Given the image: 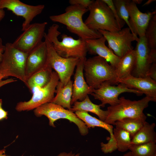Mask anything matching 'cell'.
I'll return each instance as SVG.
<instances>
[{
    "instance_id": "cell-6",
    "label": "cell",
    "mask_w": 156,
    "mask_h": 156,
    "mask_svg": "<svg viewBox=\"0 0 156 156\" xmlns=\"http://www.w3.org/2000/svg\"><path fill=\"white\" fill-rule=\"evenodd\" d=\"M89 14L84 22L89 29L115 32L119 28L112 10L102 0H96L88 8Z\"/></svg>"
},
{
    "instance_id": "cell-3",
    "label": "cell",
    "mask_w": 156,
    "mask_h": 156,
    "mask_svg": "<svg viewBox=\"0 0 156 156\" xmlns=\"http://www.w3.org/2000/svg\"><path fill=\"white\" fill-rule=\"evenodd\" d=\"M83 71L87 83L93 89L98 88L105 82L113 85L119 83L115 68L99 56L86 59L84 63Z\"/></svg>"
},
{
    "instance_id": "cell-30",
    "label": "cell",
    "mask_w": 156,
    "mask_h": 156,
    "mask_svg": "<svg viewBox=\"0 0 156 156\" xmlns=\"http://www.w3.org/2000/svg\"><path fill=\"white\" fill-rule=\"evenodd\" d=\"M127 1L128 0H113L119 17L125 22L130 29L129 22V16L126 6Z\"/></svg>"
},
{
    "instance_id": "cell-21",
    "label": "cell",
    "mask_w": 156,
    "mask_h": 156,
    "mask_svg": "<svg viewBox=\"0 0 156 156\" xmlns=\"http://www.w3.org/2000/svg\"><path fill=\"white\" fill-rule=\"evenodd\" d=\"M52 69L47 62L44 68L27 80L25 84L32 94L49 83L53 72Z\"/></svg>"
},
{
    "instance_id": "cell-19",
    "label": "cell",
    "mask_w": 156,
    "mask_h": 156,
    "mask_svg": "<svg viewBox=\"0 0 156 156\" xmlns=\"http://www.w3.org/2000/svg\"><path fill=\"white\" fill-rule=\"evenodd\" d=\"M86 57L80 59L77 66L73 82V93L71 105L75 102L83 101L93 89L90 87L85 80L83 73V65Z\"/></svg>"
},
{
    "instance_id": "cell-28",
    "label": "cell",
    "mask_w": 156,
    "mask_h": 156,
    "mask_svg": "<svg viewBox=\"0 0 156 156\" xmlns=\"http://www.w3.org/2000/svg\"><path fill=\"white\" fill-rule=\"evenodd\" d=\"M113 134L116 141L117 149L121 152H125L128 149L131 144V138L129 133L124 130L114 128Z\"/></svg>"
},
{
    "instance_id": "cell-24",
    "label": "cell",
    "mask_w": 156,
    "mask_h": 156,
    "mask_svg": "<svg viewBox=\"0 0 156 156\" xmlns=\"http://www.w3.org/2000/svg\"><path fill=\"white\" fill-rule=\"evenodd\" d=\"M71 107V110L73 112L77 111H83L90 112L95 114L99 117V119L104 122L108 114L107 110H103L100 108L101 105L93 103L87 96L82 101H77Z\"/></svg>"
},
{
    "instance_id": "cell-18",
    "label": "cell",
    "mask_w": 156,
    "mask_h": 156,
    "mask_svg": "<svg viewBox=\"0 0 156 156\" xmlns=\"http://www.w3.org/2000/svg\"><path fill=\"white\" fill-rule=\"evenodd\" d=\"M118 83L125 85L128 88L138 90L156 101V81L150 77H136L131 75L122 79H118Z\"/></svg>"
},
{
    "instance_id": "cell-23",
    "label": "cell",
    "mask_w": 156,
    "mask_h": 156,
    "mask_svg": "<svg viewBox=\"0 0 156 156\" xmlns=\"http://www.w3.org/2000/svg\"><path fill=\"white\" fill-rule=\"evenodd\" d=\"M135 50L129 52L122 57L115 68L118 79H122L131 74L136 61Z\"/></svg>"
},
{
    "instance_id": "cell-12",
    "label": "cell",
    "mask_w": 156,
    "mask_h": 156,
    "mask_svg": "<svg viewBox=\"0 0 156 156\" xmlns=\"http://www.w3.org/2000/svg\"><path fill=\"white\" fill-rule=\"evenodd\" d=\"M135 49L136 52L135 64L132 75L144 77L151 65L156 62V49H151L144 36L139 38Z\"/></svg>"
},
{
    "instance_id": "cell-27",
    "label": "cell",
    "mask_w": 156,
    "mask_h": 156,
    "mask_svg": "<svg viewBox=\"0 0 156 156\" xmlns=\"http://www.w3.org/2000/svg\"><path fill=\"white\" fill-rule=\"evenodd\" d=\"M129 150V156H154L156 155V143L131 144Z\"/></svg>"
},
{
    "instance_id": "cell-35",
    "label": "cell",
    "mask_w": 156,
    "mask_h": 156,
    "mask_svg": "<svg viewBox=\"0 0 156 156\" xmlns=\"http://www.w3.org/2000/svg\"><path fill=\"white\" fill-rule=\"evenodd\" d=\"M80 155L79 153L75 154L73 153L72 151H70L69 153L61 152L57 156H80Z\"/></svg>"
},
{
    "instance_id": "cell-20",
    "label": "cell",
    "mask_w": 156,
    "mask_h": 156,
    "mask_svg": "<svg viewBox=\"0 0 156 156\" xmlns=\"http://www.w3.org/2000/svg\"><path fill=\"white\" fill-rule=\"evenodd\" d=\"M106 41L103 36L98 38L85 40L87 52L91 55H97L103 58L115 68L120 58L106 45Z\"/></svg>"
},
{
    "instance_id": "cell-29",
    "label": "cell",
    "mask_w": 156,
    "mask_h": 156,
    "mask_svg": "<svg viewBox=\"0 0 156 156\" xmlns=\"http://www.w3.org/2000/svg\"><path fill=\"white\" fill-rule=\"evenodd\" d=\"M145 37L151 49H156V14L151 19L146 29Z\"/></svg>"
},
{
    "instance_id": "cell-16",
    "label": "cell",
    "mask_w": 156,
    "mask_h": 156,
    "mask_svg": "<svg viewBox=\"0 0 156 156\" xmlns=\"http://www.w3.org/2000/svg\"><path fill=\"white\" fill-rule=\"evenodd\" d=\"M77 117L83 121L88 128L99 127L107 130L110 134V137L106 143L101 142V149L105 154L111 153L117 149L116 144L113 134L112 125L108 124L100 119L92 116L88 112L83 111L75 112Z\"/></svg>"
},
{
    "instance_id": "cell-22",
    "label": "cell",
    "mask_w": 156,
    "mask_h": 156,
    "mask_svg": "<svg viewBox=\"0 0 156 156\" xmlns=\"http://www.w3.org/2000/svg\"><path fill=\"white\" fill-rule=\"evenodd\" d=\"M73 82L71 80L66 85L62 86L59 81L56 89V95L51 103L70 110Z\"/></svg>"
},
{
    "instance_id": "cell-31",
    "label": "cell",
    "mask_w": 156,
    "mask_h": 156,
    "mask_svg": "<svg viewBox=\"0 0 156 156\" xmlns=\"http://www.w3.org/2000/svg\"><path fill=\"white\" fill-rule=\"evenodd\" d=\"M109 7L113 14L118 26L121 29L126 24L119 17L112 0H102Z\"/></svg>"
},
{
    "instance_id": "cell-10",
    "label": "cell",
    "mask_w": 156,
    "mask_h": 156,
    "mask_svg": "<svg viewBox=\"0 0 156 156\" xmlns=\"http://www.w3.org/2000/svg\"><path fill=\"white\" fill-rule=\"evenodd\" d=\"M59 81L58 75L55 71H53L49 83L33 93L29 101L18 103L15 107L16 110L19 112L29 111L44 104L51 102L54 97V94Z\"/></svg>"
},
{
    "instance_id": "cell-9",
    "label": "cell",
    "mask_w": 156,
    "mask_h": 156,
    "mask_svg": "<svg viewBox=\"0 0 156 156\" xmlns=\"http://www.w3.org/2000/svg\"><path fill=\"white\" fill-rule=\"evenodd\" d=\"M98 31L105 38L109 48L120 58L133 49L132 42L137 41L139 38L132 33L128 27L115 32L101 30Z\"/></svg>"
},
{
    "instance_id": "cell-40",
    "label": "cell",
    "mask_w": 156,
    "mask_h": 156,
    "mask_svg": "<svg viewBox=\"0 0 156 156\" xmlns=\"http://www.w3.org/2000/svg\"><path fill=\"white\" fill-rule=\"evenodd\" d=\"M5 150L3 149L0 150V156H10L5 154Z\"/></svg>"
},
{
    "instance_id": "cell-37",
    "label": "cell",
    "mask_w": 156,
    "mask_h": 156,
    "mask_svg": "<svg viewBox=\"0 0 156 156\" xmlns=\"http://www.w3.org/2000/svg\"><path fill=\"white\" fill-rule=\"evenodd\" d=\"M5 49V45H3L2 40L0 38V62H1Z\"/></svg>"
},
{
    "instance_id": "cell-32",
    "label": "cell",
    "mask_w": 156,
    "mask_h": 156,
    "mask_svg": "<svg viewBox=\"0 0 156 156\" xmlns=\"http://www.w3.org/2000/svg\"><path fill=\"white\" fill-rule=\"evenodd\" d=\"M94 1L90 0H69V2L71 5H79L88 9Z\"/></svg>"
},
{
    "instance_id": "cell-2",
    "label": "cell",
    "mask_w": 156,
    "mask_h": 156,
    "mask_svg": "<svg viewBox=\"0 0 156 156\" xmlns=\"http://www.w3.org/2000/svg\"><path fill=\"white\" fill-rule=\"evenodd\" d=\"M59 25L53 24L50 26L46 36L53 48L60 56L64 58L75 57L81 59L86 57L87 51L85 40L79 38L75 39L70 36L63 34L62 40H58L61 34Z\"/></svg>"
},
{
    "instance_id": "cell-5",
    "label": "cell",
    "mask_w": 156,
    "mask_h": 156,
    "mask_svg": "<svg viewBox=\"0 0 156 156\" xmlns=\"http://www.w3.org/2000/svg\"><path fill=\"white\" fill-rule=\"evenodd\" d=\"M28 54L15 47L12 43H7L0 62V74L4 78L9 76L15 77L25 84Z\"/></svg>"
},
{
    "instance_id": "cell-42",
    "label": "cell",
    "mask_w": 156,
    "mask_h": 156,
    "mask_svg": "<svg viewBox=\"0 0 156 156\" xmlns=\"http://www.w3.org/2000/svg\"><path fill=\"white\" fill-rule=\"evenodd\" d=\"M4 78V77L1 74H0V81L2 79Z\"/></svg>"
},
{
    "instance_id": "cell-8",
    "label": "cell",
    "mask_w": 156,
    "mask_h": 156,
    "mask_svg": "<svg viewBox=\"0 0 156 156\" xmlns=\"http://www.w3.org/2000/svg\"><path fill=\"white\" fill-rule=\"evenodd\" d=\"M47 50V62L58 75L62 86L66 85L70 80L75 68L80 60L75 57L64 58L60 55L53 47L51 43L44 35Z\"/></svg>"
},
{
    "instance_id": "cell-13",
    "label": "cell",
    "mask_w": 156,
    "mask_h": 156,
    "mask_svg": "<svg viewBox=\"0 0 156 156\" xmlns=\"http://www.w3.org/2000/svg\"><path fill=\"white\" fill-rule=\"evenodd\" d=\"M124 92L133 93L138 95L143 94L138 90L128 88L122 83H119L117 86H115L110 82H105L98 88L94 89L90 94L95 99L100 101L101 103V106L104 107L107 104L113 106L118 104L119 96Z\"/></svg>"
},
{
    "instance_id": "cell-39",
    "label": "cell",
    "mask_w": 156,
    "mask_h": 156,
    "mask_svg": "<svg viewBox=\"0 0 156 156\" xmlns=\"http://www.w3.org/2000/svg\"><path fill=\"white\" fill-rule=\"evenodd\" d=\"M155 0H148L144 4L142 5V6H145L146 5H148L152 3L155 1Z\"/></svg>"
},
{
    "instance_id": "cell-36",
    "label": "cell",
    "mask_w": 156,
    "mask_h": 156,
    "mask_svg": "<svg viewBox=\"0 0 156 156\" xmlns=\"http://www.w3.org/2000/svg\"><path fill=\"white\" fill-rule=\"evenodd\" d=\"M14 81L15 80L12 78L4 80H1L0 81V88L6 84Z\"/></svg>"
},
{
    "instance_id": "cell-25",
    "label": "cell",
    "mask_w": 156,
    "mask_h": 156,
    "mask_svg": "<svg viewBox=\"0 0 156 156\" xmlns=\"http://www.w3.org/2000/svg\"><path fill=\"white\" fill-rule=\"evenodd\" d=\"M155 127V123L150 124L146 121L131 138V144L156 143V134L154 130Z\"/></svg>"
},
{
    "instance_id": "cell-15",
    "label": "cell",
    "mask_w": 156,
    "mask_h": 156,
    "mask_svg": "<svg viewBox=\"0 0 156 156\" xmlns=\"http://www.w3.org/2000/svg\"><path fill=\"white\" fill-rule=\"evenodd\" d=\"M126 8L129 16V22L132 33L138 38L145 36L146 29L149 21L156 14V10L151 12H141L136 4L132 0H128Z\"/></svg>"
},
{
    "instance_id": "cell-7",
    "label": "cell",
    "mask_w": 156,
    "mask_h": 156,
    "mask_svg": "<svg viewBox=\"0 0 156 156\" xmlns=\"http://www.w3.org/2000/svg\"><path fill=\"white\" fill-rule=\"evenodd\" d=\"M34 112L37 117L46 116L49 120V125L53 127H55L54 122L56 120L65 119L77 125L81 135L85 136L88 133V128L85 123L74 112L58 105L51 102L47 103L34 109Z\"/></svg>"
},
{
    "instance_id": "cell-43",
    "label": "cell",
    "mask_w": 156,
    "mask_h": 156,
    "mask_svg": "<svg viewBox=\"0 0 156 156\" xmlns=\"http://www.w3.org/2000/svg\"><path fill=\"white\" fill-rule=\"evenodd\" d=\"M123 156H129L128 153H126V154H125ZM154 156H156V155H155Z\"/></svg>"
},
{
    "instance_id": "cell-11",
    "label": "cell",
    "mask_w": 156,
    "mask_h": 156,
    "mask_svg": "<svg viewBox=\"0 0 156 156\" xmlns=\"http://www.w3.org/2000/svg\"><path fill=\"white\" fill-rule=\"evenodd\" d=\"M47 23L31 24L12 43L17 49L28 53L42 41Z\"/></svg>"
},
{
    "instance_id": "cell-14",
    "label": "cell",
    "mask_w": 156,
    "mask_h": 156,
    "mask_svg": "<svg viewBox=\"0 0 156 156\" xmlns=\"http://www.w3.org/2000/svg\"><path fill=\"white\" fill-rule=\"evenodd\" d=\"M44 7L43 5L27 4L19 0H0V9L6 8L16 15L24 18V21L22 25L23 31L31 24L35 17L41 13Z\"/></svg>"
},
{
    "instance_id": "cell-38",
    "label": "cell",
    "mask_w": 156,
    "mask_h": 156,
    "mask_svg": "<svg viewBox=\"0 0 156 156\" xmlns=\"http://www.w3.org/2000/svg\"><path fill=\"white\" fill-rule=\"evenodd\" d=\"M5 15V12L3 9H0V21L3 19Z\"/></svg>"
},
{
    "instance_id": "cell-34",
    "label": "cell",
    "mask_w": 156,
    "mask_h": 156,
    "mask_svg": "<svg viewBox=\"0 0 156 156\" xmlns=\"http://www.w3.org/2000/svg\"><path fill=\"white\" fill-rule=\"evenodd\" d=\"M2 100L0 99V120L8 118V112L2 108Z\"/></svg>"
},
{
    "instance_id": "cell-17",
    "label": "cell",
    "mask_w": 156,
    "mask_h": 156,
    "mask_svg": "<svg viewBox=\"0 0 156 156\" xmlns=\"http://www.w3.org/2000/svg\"><path fill=\"white\" fill-rule=\"evenodd\" d=\"M47 59V47L44 41L28 53L26 64L27 80L45 66Z\"/></svg>"
},
{
    "instance_id": "cell-26",
    "label": "cell",
    "mask_w": 156,
    "mask_h": 156,
    "mask_svg": "<svg viewBox=\"0 0 156 156\" xmlns=\"http://www.w3.org/2000/svg\"><path fill=\"white\" fill-rule=\"evenodd\" d=\"M146 121L138 119L126 118L116 121L114 125L116 128L122 129L128 132L132 138L142 127Z\"/></svg>"
},
{
    "instance_id": "cell-33",
    "label": "cell",
    "mask_w": 156,
    "mask_h": 156,
    "mask_svg": "<svg viewBox=\"0 0 156 156\" xmlns=\"http://www.w3.org/2000/svg\"><path fill=\"white\" fill-rule=\"evenodd\" d=\"M146 77L156 81V63H154L151 65L147 73Z\"/></svg>"
},
{
    "instance_id": "cell-4",
    "label": "cell",
    "mask_w": 156,
    "mask_h": 156,
    "mask_svg": "<svg viewBox=\"0 0 156 156\" xmlns=\"http://www.w3.org/2000/svg\"><path fill=\"white\" fill-rule=\"evenodd\" d=\"M116 105L108 107V114L105 121V123L114 125L115 122L124 118H130L146 121V116L143 113L152 99L145 96L140 100L132 101L122 96Z\"/></svg>"
},
{
    "instance_id": "cell-41",
    "label": "cell",
    "mask_w": 156,
    "mask_h": 156,
    "mask_svg": "<svg viewBox=\"0 0 156 156\" xmlns=\"http://www.w3.org/2000/svg\"><path fill=\"white\" fill-rule=\"evenodd\" d=\"M132 1L136 5L141 4L143 1L142 0H132Z\"/></svg>"
},
{
    "instance_id": "cell-1",
    "label": "cell",
    "mask_w": 156,
    "mask_h": 156,
    "mask_svg": "<svg viewBox=\"0 0 156 156\" xmlns=\"http://www.w3.org/2000/svg\"><path fill=\"white\" fill-rule=\"evenodd\" d=\"M88 11L79 5H70L66 8L64 13L50 16L49 18L65 25L69 31L85 40L99 38L102 35L98 31L88 28L83 20V16Z\"/></svg>"
}]
</instances>
